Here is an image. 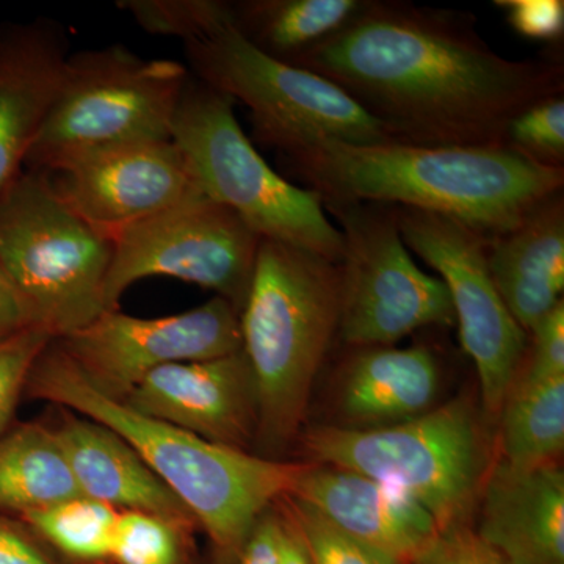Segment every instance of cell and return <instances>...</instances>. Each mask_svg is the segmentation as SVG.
Segmentation results:
<instances>
[{
  "label": "cell",
  "mask_w": 564,
  "mask_h": 564,
  "mask_svg": "<svg viewBox=\"0 0 564 564\" xmlns=\"http://www.w3.org/2000/svg\"><path fill=\"white\" fill-rule=\"evenodd\" d=\"M55 340L96 391L118 402L161 367L242 350L240 313L220 296L165 317L104 311L84 328Z\"/></svg>",
  "instance_id": "cell-13"
},
{
  "label": "cell",
  "mask_w": 564,
  "mask_h": 564,
  "mask_svg": "<svg viewBox=\"0 0 564 564\" xmlns=\"http://www.w3.org/2000/svg\"><path fill=\"white\" fill-rule=\"evenodd\" d=\"M80 496L50 426L25 423L0 437V511L22 518Z\"/></svg>",
  "instance_id": "cell-23"
},
{
  "label": "cell",
  "mask_w": 564,
  "mask_h": 564,
  "mask_svg": "<svg viewBox=\"0 0 564 564\" xmlns=\"http://www.w3.org/2000/svg\"><path fill=\"white\" fill-rule=\"evenodd\" d=\"M475 533L510 564H564V474L558 463L513 467L494 459Z\"/></svg>",
  "instance_id": "cell-18"
},
{
  "label": "cell",
  "mask_w": 564,
  "mask_h": 564,
  "mask_svg": "<svg viewBox=\"0 0 564 564\" xmlns=\"http://www.w3.org/2000/svg\"><path fill=\"white\" fill-rule=\"evenodd\" d=\"M117 7L151 35L181 40L192 76L242 102L252 139L278 155L321 140L399 141L332 80L256 50L225 0H121Z\"/></svg>",
  "instance_id": "cell-4"
},
{
  "label": "cell",
  "mask_w": 564,
  "mask_h": 564,
  "mask_svg": "<svg viewBox=\"0 0 564 564\" xmlns=\"http://www.w3.org/2000/svg\"><path fill=\"white\" fill-rule=\"evenodd\" d=\"M68 57L57 22L40 18L0 31V195L24 172Z\"/></svg>",
  "instance_id": "cell-17"
},
{
  "label": "cell",
  "mask_w": 564,
  "mask_h": 564,
  "mask_svg": "<svg viewBox=\"0 0 564 564\" xmlns=\"http://www.w3.org/2000/svg\"><path fill=\"white\" fill-rule=\"evenodd\" d=\"M323 209L343 236L340 343L388 347L421 329L456 325L447 288L411 258L391 207L343 203Z\"/></svg>",
  "instance_id": "cell-10"
},
{
  "label": "cell",
  "mask_w": 564,
  "mask_h": 564,
  "mask_svg": "<svg viewBox=\"0 0 564 564\" xmlns=\"http://www.w3.org/2000/svg\"><path fill=\"white\" fill-rule=\"evenodd\" d=\"M109 237L106 311L118 310L124 292L151 276L199 285L242 311L261 237L206 193Z\"/></svg>",
  "instance_id": "cell-11"
},
{
  "label": "cell",
  "mask_w": 564,
  "mask_h": 564,
  "mask_svg": "<svg viewBox=\"0 0 564 564\" xmlns=\"http://www.w3.org/2000/svg\"><path fill=\"white\" fill-rule=\"evenodd\" d=\"M499 419V459L521 469L558 463L564 448V377L513 384Z\"/></svg>",
  "instance_id": "cell-24"
},
{
  "label": "cell",
  "mask_w": 564,
  "mask_h": 564,
  "mask_svg": "<svg viewBox=\"0 0 564 564\" xmlns=\"http://www.w3.org/2000/svg\"><path fill=\"white\" fill-rule=\"evenodd\" d=\"M366 0H237L229 13L256 50L293 65L350 24Z\"/></svg>",
  "instance_id": "cell-22"
},
{
  "label": "cell",
  "mask_w": 564,
  "mask_h": 564,
  "mask_svg": "<svg viewBox=\"0 0 564 564\" xmlns=\"http://www.w3.org/2000/svg\"><path fill=\"white\" fill-rule=\"evenodd\" d=\"M118 514L110 505L74 497L44 510L22 516L33 533L73 562H110Z\"/></svg>",
  "instance_id": "cell-25"
},
{
  "label": "cell",
  "mask_w": 564,
  "mask_h": 564,
  "mask_svg": "<svg viewBox=\"0 0 564 564\" xmlns=\"http://www.w3.org/2000/svg\"><path fill=\"white\" fill-rule=\"evenodd\" d=\"M291 497L386 564H414L441 532L410 497L337 467L311 463Z\"/></svg>",
  "instance_id": "cell-16"
},
{
  "label": "cell",
  "mask_w": 564,
  "mask_h": 564,
  "mask_svg": "<svg viewBox=\"0 0 564 564\" xmlns=\"http://www.w3.org/2000/svg\"><path fill=\"white\" fill-rule=\"evenodd\" d=\"M52 340L54 337L39 326L0 340V437L7 432L22 391L28 388L33 367Z\"/></svg>",
  "instance_id": "cell-28"
},
{
  "label": "cell",
  "mask_w": 564,
  "mask_h": 564,
  "mask_svg": "<svg viewBox=\"0 0 564 564\" xmlns=\"http://www.w3.org/2000/svg\"><path fill=\"white\" fill-rule=\"evenodd\" d=\"M414 564H510L478 538L469 524L441 530Z\"/></svg>",
  "instance_id": "cell-32"
},
{
  "label": "cell",
  "mask_w": 564,
  "mask_h": 564,
  "mask_svg": "<svg viewBox=\"0 0 564 564\" xmlns=\"http://www.w3.org/2000/svg\"><path fill=\"white\" fill-rule=\"evenodd\" d=\"M508 24L525 39L562 43L564 35L563 0H497Z\"/></svg>",
  "instance_id": "cell-31"
},
{
  "label": "cell",
  "mask_w": 564,
  "mask_h": 564,
  "mask_svg": "<svg viewBox=\"0 0 564 564\" xmlns=\"http://www.w3.org/2000/svg\"><path fill=\"white\" fill-rule=\"evenodd\" d=\"M282 519L281 514L267 510L252 527L237 556V564H280Z\"/></svg>",
  "instance_id": "cell-33"
},
{
  "label": "cell",
  "mask_w": 564,
  "mask_h": 564,
  "mask_svg": "<svg viewBox=\"0 0 564 564\" xmlns=\"http://www.w3.org/2000/svg\"><path fill=\"white\" fill-rule=\"evenodd\" d=\"M282 510L302 534L315 564H386L334 529L317 511L293 497L280 500Z\"/></svg>",
  "instance_id": "cell-29"
},
{
  "label": "cell",
  "mask_w": 564,
  "mask_h": 564,
  "mask_svg": "<svg viewBox=\"0 0 564 564\" xmlns=\"http://www.w3.org/2000/svg\"><path fill=\"white\" fill-rule=\"evenodd\" d=\"M339 317V265L302 248L261 239L240 332L258 393L256 441L267 454H281L302 433Z\"/></svg>",
  "instance_id": "cell-5"
},
{
  "label": "cell",
  "mask_w": 564,
  "mask_h": 564,
  "mask_svg": "<svg viewBox=\"0 0 564 564\" xmlns=\"http://www.w3.org/2000/svg\"><path fill=\"white\" fill-rule=\"evenodd\" d=\"M52 430L82 496L118 511H144L181 525L196 524L139 452L109 426L69 411Z\"/></svg>",
  "instance_id": "cell-20"
},
{
  "label": "cell",
  "mask_w": 564,
  "mask_h": 564,
  "mask_svg": "<svg viewBox=\"0 0 564 564\" xmlns=\"http://www.w3.org/2000/svg\"><path fill=\"white\" fill-rule=\"evenodd\" d=\"M282 540L280 564H315L313 556L304 544L302 534L292 519L282 510Z\"/></svg>",
  "instance_id": "cell-36"
},
{
  "label": "cell",
  "mask_w": 564,
  "mask_h": 564,
  "mask_svg": "<svg viewBox=\"0 0 564 564\" xmlns=\"http://www.w3.org/2000/svg\"><path fill=\"white\" fill-rule=\"evenodd\" d=\"M302 444L311 463L361 474L410 497L440 530L469 524L494 462L484 411L469 395L388 429L314 426Z\"/></svg>",
  "instance_id": "cell-6"
},
{
  "label": "cell",
  "mask_w": 564,
  "mask_h": 564,
  "mask_svg": "<svg viewBox=\"0 0 564 564\" xmlns=\"http://www.w3.org/2000/svg\"><path fill=\"white\" fill-rule=\"evenodd\" d=\"M389 207L408 250L429 263L447 288L463 350L477 369L485 415L499 419L524 362L529 334L494 284L488 237L444 215Z\"/></svg>",
  "instance_id": "cell-12"
},
{
  "label": "cell",
  "mask_w": 564,
  "mask_h": 564,
  "mask_svg": "<svg viewBox=\"0 0 564 564\" xmlns=\"http://www.w3.org/2000/svg\"><path fill=\"white\" fill-rule=\"evenodd\" d=\"M505 147L538 165L564 169V95L552 96L516 115Z\"/></svg>",
  "instance_id": "cell-27"
},
{
  "label": "cell",
  "mask_w": 564,
  "mask_h": 564,
  "mask_svg": "<svg viewBox=\"0 0 564 564\" xmlns=\"http://www.w3.org/2000/svg\"><path fill=\"white\" fill-rule=\"evenodd\" d=\"M293 66L332 80L397 140L421 147H505L516 115L564 95L558 54L511 61L469 11L404 0H366Z\"/></svg>",
  "instance_id": "cell-1"
},
{
  "label": "cell",
  "mask_w": 564,
  "mask_h": 564,
  "mask_svg": "<svg viewBox=\"0 0 564 564\" xmlns=\"http://www.w3.org/2000/svg\"><path fill=\"white\" fill-rule=\"evenodd\" d=\"M486 256L503 303L529 334L563 300V192L538 204L510 231L488 239Z\"/></svg>",
  "instance_id": "cell-21"
},
{
  "label": "cell",
  "mask_w": 564,
  "mask_h": 564,
  "mask_svg": "<svg viewBox=\"0 0 564 564\" xmlns=\"http://www.w3.org/2000/svg\"><path fill=\"white\" fill-rule=\"evenodd\" d=\"M122 403L137 413L237 451L247 452L258 436V393L243 350L161 367Z\"/></svg>",
  "instance_id": "cell-15"
},
{
  "label": "cell",
  "mask_w": 564,
  "mask_h": 564,
  "mask_svg": "<svg viewBox=\"0 0 564 564\" xmlns=\"http://www.w3.org/2000/svg\"><path fill=\"white\" fill-rule=\"evenodd\" d=\"M0 564H58L24 530L0 519Z\"/></svg>",
  "instance_id": "cell-34"
},
{
  "label": "cell",
  "mask_w": 564,
  "mask_h": 564,
  "mask_svg": "<svg viewBox=\"0 0 564 564\" xmlns=\"http://www.w3.org/2000/svg\"><path fill=\"white\" fill-rule=\"evenodd\" d=\"M43 173L82 218L107 236L204 193L173 139L85 152Z\"/></svg>",
  "instance_id": "cell-14"
},
{
  "label": "cell",
  "mask_w": 564,
  "mask_h": 564,
  "mask_svg": "<svg viewBox=\"0 0 564 564\" xmlns=\"http://www.w3.org/2000/svg\"><path fill=\"white\" fill-rule=\"evenodd\" d=\"M191 70L121 44L69 54L24 170L50 172L102 148L172 139Z\"/></svg>",
  "instance_id": "cell-9"
},
{
  "label": "cell",
  "mask_w": 564,
  "mask_h": 564,
  "mask_svg": "<svg viewBox=\"0 0 564 564\" xmlns=\"http://www.w3.org/2000/svg\"><path fill=\"white\" fill-rule=\"evenodd\" d=\"M111 239L82 218L46 173L24 170L0 195V265L33 323L54 339L106 311Z\"/></svg>",
  "instance_id": "cell-7"
},
{
  "label": "cell",
  "mask_w": 564,
  "mask_h": 564,
  "mask_svg": "<svg viewBox=\"0 0 564 564\" xmlns=\"http://www.w3.org/2000/svg\"><path fill=\"white\" fill-rule=\"evenodd\" d=\"M564 377V300L529 333L524 362L513 384H538ZM513 388V386H511Z\"/></svg>",
  "instance_id": "cell-30"
},
{
  "label": "cell",
  "mask_w": 564,
  "mask_h": 564,
  "mask_svg": "<svg viewBox=\"0 0 564 564\" xmlns=\"http://www.w3.org/2000/svg\"><path fill=\"white\" fill-rule=\"evenodd\" d=\"M234 106L229 96L193 76L182 95L172 139L191 163L202 191L236 212L261 239L339 263L343 236L322 199L267 163L240 128Z\"/></svg>",
  "instance_id": "cell-8"
},
{
  "label": "cell",
  "mask_w": 564,
  "mask_h": 564,
  "mask_svg": "<svg viewBox=\"0 0 564 564\" xmlns=\"http://www.w3.org/2000/svg\"><path fill=\"white\" fill-rule=\"evenodd\" d=\"M350 348L337 373V422L332 425L388 429L433 410L440 393L441 364L432 345Z\"/></svg>",
  "instance_id": "cell-19"
},
{
  "label": "cell",
  "mask_w": 564,
  "mask_h": 564,
  "mask_svg": "<svg viewBox=\"0 0 564 564\" xmlns=\"http://www.w3.org/2000/svg\"><path fill=\"white\" fill-rule=\"evenodd\" d=\"M191 527L144 511H120L110 562L184 564V536Z\"/></svg>",
  "instance_id": "cell-26"
},
{
  "label": "cell",
  "mask_w": 564,
  "mask_h": 564,
  "mask_svg": "<svg viewBox=\"0 0 564 564\" xmlns=\"http://www.w3.org/2000/svg\"><path fill=\"white\" fill-rule=\"evenodd\" d=\"M33 399L58 404L120 434L191 511L218 556L237 562L252 527L291 497L311 462H282L209 443L96 391L52 340L28 381Z\"/></svg>",
  "instance_id": "cell-3"
},
{
  "label": "cell",
  "mask_w": 564,
  "mask_h": 564,
  "mask_svg": "<svg viewBox=\"0 0 564 564\" xmlns=\"http://www.w3.org/2000/svg\"><path fill=\"white\" fill-rule=\"evenodd\" d=\"M289 181L322 204L372 203L433 212L491 237L564 191V169L538 165L508 147L356 144L321 140L278 155Z\"/></svg>",
  "instance_id": "cell-2"
},
{
  "label": "cell",
  "mask_w": 564,
  "mask_h": 564,
  "mask_svg": "<svg viewBox=\"0 0 564 564\" xmlns=\"http://www.w3.org/2000/svg\"><path fill=\"white\" fill-rule=\"evenodd\" d=\"M36 326L20 292L0 265V340ZM40 328V326H39Z\"/></svg>",
  "instance_id": "cell-35"
}]
</instances>
